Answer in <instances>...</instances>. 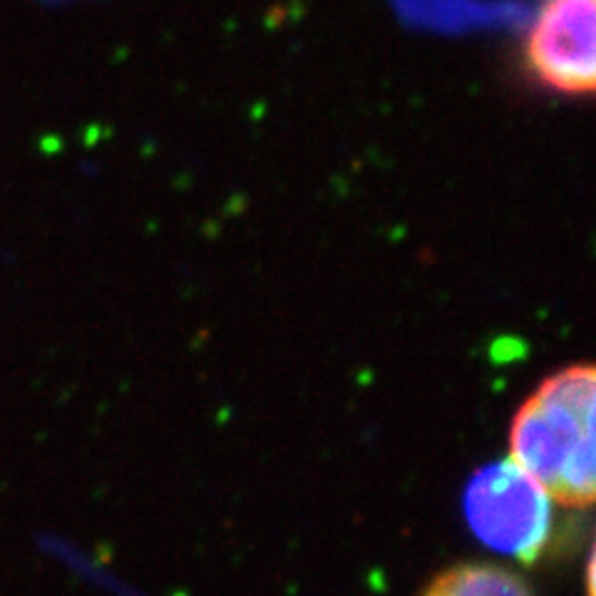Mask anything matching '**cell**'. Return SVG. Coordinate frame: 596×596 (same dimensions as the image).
Segmentation results:
<instances>
[{"instance_id": "6da1fadb", "label": "cell", "mask_w": 596, "mask_h": 596, "mask_svg": "<svg viewBox=\"0 0 596 596\" xmlns=\"http://www.w3.org/2000/svg\"><path fill=\"white\" fill-rule=\"evenodd\" d=\"M510 460L564 507L596 505V366L552 373L510 425Z\"/></svg>"}, {"instance_id": "7a4b0ae2", "label": "cell", "mask_w": 596, "mask_h": 596, "mask_svg": "<svg viewBox=\"0 0 596 596\" xmlns=\"http://www.w3.org/2000/svg\"><path fill=\"white\" fill-rule=\"evenodd\" d=\"M462 510L472 534L492 552L529 564L549 542V495L510 457L490 462L472 475Z\"/></svg>"}, {"instance_id": "3957f363", "label": "cell", "mask_w": 596, "mask_h": 596, "mask_svg": "<svg viewBox=\"0 0 596 596\" xmlns=\"http://www.w3.org/2000/svg\"><path fill=\"white\" fill-rule=\"evenodd\" d=\"M522 55L547 90L596 95V0H544Z\"/></svg>"}, {"instance_id": "277c9868", "label": "cell", "mask_w": 596, "mask_h": 596, "mask_svg": "<svg viewBox=\"0 0 596 596\" xmlns=\"http://www.w3.org/2000/svg\"><path fill=\"white\" fill-rule=\"evenodd\" d=\"M420 596H532V592L505 567L455 564L440 572Z\"/></svg>"}, {"instance_id": "5b68a950", "label": "cell", "mask_w": 596, "mask_h": 596, "mask_svg": "<svg viewBox=\"0 0 596 596\" xmlns=\"http://www.w3.org/2000/svg\"><path fill=\"white\" fill-rule=\"evenodd\" d=\"M587 592L589 596H596V539L592 547V557H589L587 564Z\"/></svg>"}]
</instances>
